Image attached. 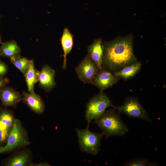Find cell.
Wrapping results in <instances>:
<instances>
[{"label": "cell", "mask_w": 166, "mask_h": 166, "mask_svg": "<svg viewBox=\"0 0 166 166\" xmlns=\"http://www.w3.org/2000/svg\"><path fill=\"white\" fill-rule=\"evenodd\" d=\"M21 49L16 42L10 41L2 43L0 47V56L10 58L20 56Z\"/></svg>", "instance_id": "15"}, {"label": "cell", "mask_w": 166, "mask_h": 166, "mask_svg": "<svg viewBox=\"0 0 166 166\" xmlns=\"http://www.w3.org/2000/svg\"><path fill=\"white\" fill-rule=\"evenodd\" d=\"M102 67L113 74L138 60L130 37L117 39L103 45Z\"/></svg>", "instance_id": "1"}, {"label": "cell", "mask_w": 166, "mask_h": 166, "mask_svg": "<svg viewBox=\"0 0 166 166\" xmlns=\"http://www.w3.org/2000/svg\"><path fill=\"white\" fill-rule=\"evenodd\" d=\"M113 105L106 94L103 92L100 93L91 98L86 105L85 119L87 121V127L93 120L101 117L109 107Z\"/></svg>", "instance_id": "4"}, {"label": "cell", "mask_w": 166, "mask_h": 166, "mask_svg": "<svg viewBox=\"0 0 166 166\" xmlns=\"http://www.w3.org/2000/svg\"><path fill=\"white\" fill-rule=\"evenodd\" d=\"M50 165L48 163L45 162H40L36 164L31 163L29 164V166H49Z\"/></svg>", "instance_id": "24"}, {"label": "cell", "mask_w": 166, "mask_h": 166, "mask_svg": "<svg viewBox=\"0 0 166 166\" xmlns=\"http://www.w3.org/2000/svg\"><path fill=\"white\" fill-rule=\"evenodd\" d=\"M79 79L84 83L91 84L100 69L87 55L75 68Z\"/></svg>", "instance_id": "7"}, {"label": "cell", "mask_w": 166, "mask_h": 166, "mask_svg": "<svg viewBox=\"0 0 166 166\" xmlns=\"http://www.w3.org/2000/svg\"><path fill=\"white\" fill-rule=\"evenodd\" d=\"M0 98L4 106H11L19 102L22 97L13 89L5 86L0 91Z\"/></svg>", "instance_id": "12"}, {"label": "cell", "mask_w": 166, "mask_h": 166, "mask_svg": "<svg viewBox=\"0 0 166 166\" xmlns=\"http://www.w3.org/2000/svg\"><path fill=\"white\" fill-rule=\"evenodd\" d=\"M22 99L23 101L34 112L39 114L42 113L44 110V103L39 95L34 92H22Z\"/></svg>", "instance_id": "10"}, {"label": "cell", "mask_w": 166, "mask_h": 166, "mask_svg": "<svg viewBox=\"0 0 166 166\" xmlns=\"http://www.w3.org/2000/svg\"><path fill=\"white\" fill-rule=\"evenodd\" d=\"M55 71L49 66L45 65L39 71L38 81L40 86L45 91L49 92L56 85L54 80Z\"/></svg>", "instance_id": "9"}, {"label": "cell", "mask_w": 166, "mask_h": 166, "mask_svg": "<svg viewBox=\"0 0 166 166\" xmlns=\"http://www.w3.org/2000/svg\"><path fill=\"white\" fill-rule=\"evenodd\" d=\"M7 140V144L4 146V152L30 144V142L19 120L15 119Z\"/></svg>", "instance_id": "6"}, {"label": "cell", "mask_w": 166, "mask_h": 166, "mask_svg": "<svg viewBox=\"0 0 166 166\" xmlns=\"http://www.w3.org/2000/svg\"><path fill=\"white\" fill-rule=\"evenodd\" d=\"M10 58L11 63L24 76L29 67L30 60L20 55Z\"/></svg>", "instance_id": "18"}, {"label": "cell", "mask_w": 166, "mask_h": 166, "mask_svg": "<svg viewBox=\"0 0 166 166\" xmlns=\"http://www.w3.org/2000/svg\"><path fill=\"white\" fill-rule=\"evenodd\" d=\"M93 122L101 130L102 133L105 138L124 136L128 131V128L121 120L119 113L116 112L114 108L105 111Z\"/></svg>", "instance_id": "2"}, {"label": "cell", "mask_w": 166, "mask_h": 166, "mask_svg": "<svg viewBox=\"0 0 166 166\" xmlns=\"http://www.w3.org/2000/svg\"><path fill=\"white\" fill-rule=\"evenodd\" d=\"M39 72L35 68L33 60H30L28 69L24 75L29 92H34L35 85L38 81Z\"/></svg>", "instance_id": "16"}, {"label": "cell", "mask_w": 166, "mask_h": 166, "mask_svg": "<svg viewBox=\"0 0 166 166\" xmlns=\"http://www.w3.org/2000/svg\"><path fill=\"white\" fill-rule=\"evenodd\" d=\"M8 71L7 65L0 60V78L3 77L7 73Z\"/></svg>", "instance_id": "22"}, {"label": "cell", "mask_w": 166, "mask_h": 166, "mask_svg": "<svg viewBox=\"0 0 166 166\" xmlns=\"http://www.w3.org/2000/svg\"><path fill=\"white\" fill-rule=\"evenodd\" d=\"M114 109L119 113H122L131 117L139 118L151 122V121L146 110L138 99L134 97L126 98L123 104Z\"/></svg>", "instance_id": "5"}, {"label": "cell", "mask_w": 166, "mask_h": 166, "mask_svg": "<svg viewBox=\"0 0 166 166\" xmlns=\"http://www.w3.org/2000/svg\"><path fill=\"white\" fill-rule=\"evenodd\" d=\"M9 82L8 78L2 77L0 78V91Z\"/></svg>", "instance_id": "23"}, {"label": "cell", "mask_w": 166, "mask_h": 166, "mask_svg": "<svg viewBox=\"0 0 166 166\" xmlns=\"http://www.w3.org/2000/svg\"><path fill=\"white\" fill-rule=\"evenodd\" d=\"M142 64L140 61L127 65L113 74L124 81H127L133 77L140 72Z\"/></svg>", "instance_id": "13"}, {"label": "cell", "mask_w": 166, "mask_h": 166, "mask_svg": "<svg viewBox=\"0 0 166 166\" xmlns=\"http://www.w3.org/2000/svg\"><path fill=\"white\" fill-rule=\"evenodd\" d=\"M78 137L80 148L81 151L93 155H97L100 150L101 140L103 134L90 131L89 127L85 129H75Z\"/></svg>", "instance_id": "3"}, {"label": "cell", "mask_w": 166, "mask_h": 166, "mask_svg": "<svg viewBox=\"0 0 166 166\" xmlns=\"http://www.w3.org/2000/svg\"><path fill=\"white\" fill-rule=\"evenodd\" d=\"M121 79L106 69L102 68L93 80L92 84L103 92L116 84Z\"/></svg>", "instance_id": "8"}, {"label": "cell", "mask_w": 166, "mask_h": 166, "mask_svg": "<svg viewBox=\"0 0 166 166\" xmlns=\"http://www.w3.org/2000/svg\"><path fill=\"white\" fill-rule=\"evenodd\" d=\"M4 151H5L4 147L0 146V153L4 152Z\"/></svg>", "instance_id": "25"}, {"label": "cell", "mask_w": 166, "mask_h": 166, "mask_svg": "<svg viewBox=\"0 0 166 166\" xmlns=\"http://www.w3.org/2000/svg\"><path fill=\"white\" fill-rule=\"evenodd\" d=\"M10 129L0 121V143L7 140Z\"/></svg>", "instance_id": "21"}, {"label": "cell", "mask_w": 166, "mask_h": 166, "mask_svg": "<svg viewBox=\"0 0 166 166\" xmlns=\"http://www.w3.org/2000/svg\"><path fill=\"white\" fill-rule=\"evenodd\" d=\"M15 119L10 112L7 110H3L0 113V121L8 128L12 127Z\"/></svg>", "instance_id": "20"}, {"label": "cell", "mask_w": 166, "mask_h": 166, "mask_svg": "<svg viewBox=\"0 0 166 166\" xmlns=\"http://www.w3.org/2000/svg\"><path fill=\"white\" fill-rule=\"evenodd\" d=\"M104 46L100 39L95 40L88 47V56L100 70L102 67Z\"/></svg>", "instance_id": "11"}, {"label": "cell", "mask_w": 166, "mask_h": 166, "mask_svg": "<svg viewBox=\"0 0 166 166\" xmlns=\"http://www.w3.org/2000/svg\"><path fill=\"white\" fill-rule=\"evenodd\" d=\"M61 42L63 51L64 61L62 69H65L66 66V57L71 50L73 45V36L67 28L64 29L61 38Z\"/></svg>", "instance_id": "14"}, {"label": "cell", "mask_w": 166, "mask_h": 166, "mask_svg": "<svg viewBox=\"0 0 166 166\" xmlns=\"http://www.w3.org/2000/svg\"><path fill=\"white\" fill-rule=\"evenodd\" d=\"M29 156L25 152L22 151L10 158L6 165L8 166H24L27 164Z\"/></svg>", "instance_id": "17"}, {"label": "cell", "mask_w": 166, "mask_h": 166, "mask_svg": "<svg viewBox=\"0 0 166 166\" xmlns=\"http://www.w3.org/2000/svg\"><path fill=\"white\" fill-rule=\"evenodd\" d=\"M2 42H1V36L0 35V44L2 43Z\"/></svg>", "instance_id": "26"}, {"label": "cell", "mask_w": 166, "mask_h": 166, "mask_svg": "<svg viewBox=\"0 0 166 166\" xmlns=\"http://www.w3.org/2000/svg\"><path fill=\"white\" fill-rule=\"evenodd\" d=\"M125 166H157L156 162H151L146 158H134L125 163Z\"/></svg>", "instance_id": "19"}]
</instances>
